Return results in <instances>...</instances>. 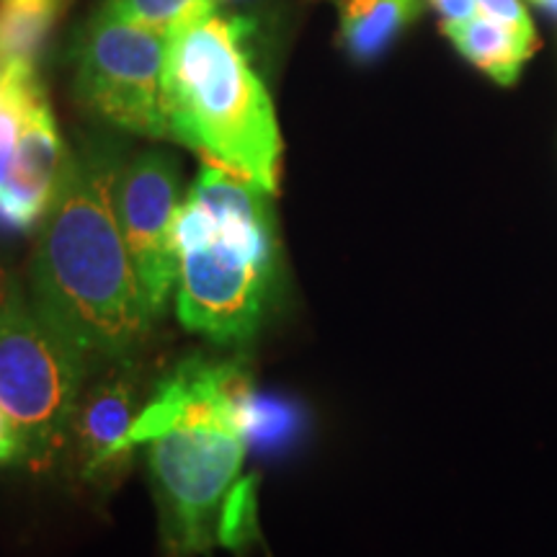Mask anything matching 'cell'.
Instances as JSON below:
<instances>
[{
	"label": "cell",
	"mask_w": 557,
	"mask_h": 557,
	"mask_svg": "<svg viewBox=\"0 0 557 557\" xmlns=\"http://www.w3.org/2000/svg\"><path fill=\"white\" fill-rule=\"evenodd\" d=\"M455 50L498 86H513L537 47V32L500 24L487 16H472L462 24H444Z\"/></svg>",
	"instance_id": "11"
},
{
	"label": "cell",
	"mask_w": 557,
	"mask_h": 557,
	"mask_svg": "<svg viewBox=\"0 0 557 557\" xmlns=\"http://www.w3.org/2000/svg\"><path fill=\"white\" fill-rule=\"evenodd\" d=\"M9 284H11V276L0 269V299H3L5 292H9Z\"/></svg>",
	"instance_id": "19"
},
{
	"label": "cell",
	"mask_w": 557,
	"mask_h": 557,
	"mask_svg": "<svg viewBox=\"0 0 557 557\" xmlns=\"http://www.w3.org/2000/svg\"><path fill=\"white\" fill-rule=\"evenodd\" d=\"M165 45L169 34L101 9L78 45V101L116 129L171 139L163 111Z\"/></svg>",
	"instance_id": "6"
},
{
	"label": "cell",
	"mask_w": 557,
	"mask_h": 557,
	"mask_svg": "<svg viewBox=\"0 0 557 557\" xmlns=\"http://www.w3.org/2000/svg\"><path fill=\"white\" fill-rule=\"evenodd\" d=\"M248 442L230 426H184L148 442L160 545L169 557L214 547L240 553L259 537L253 487L240 483Z\"/></svg>",
	"instance_id": "4"
},
{
	"label": "cell",
	"mask_w": 557,
	"mask_h": 557,
	"mask_svg": "<svg viewBox=\"0 0 557 557\" xmlns=\"http://www.w3.org/2000/svg\"><path fill=\"white\" fill-rule=\"evenodd\" d=\"M150 389L148 367L139 354L90 367L65 449V459L81 483L101 493L122 483L135 462L132 429Z\"/></svg>",
	"instance_id": "7"
},
{
	"label": "cell",
	"mask_w": 557,
	"mask_h": 557,
	"mask_svg": "<svg viewBox=\"0 0 557 557\" xmlns=\"http://www.w3.org/2000/svg\"><path fill=\"white\" fill-rule=\"evenodd\" d=\"M256 393L253 374L243 359L194 354L152 382L148 403L132 429V444L143 447L165 431L207 423L243 434V418Z\"/></svg>",
	"instance_id": "9"
},
{
	"label": "cell",
	"mask_w": 557,
	"mask_h": 557,
	"mask_svg": "<svg viewBox=\"0 0 557 557\" xmlns=\"http://www.w3.org/2000/svg\"><path fill=\"white\" fill-rule=\"evenodd\" d=\"M67 156L50 101H39L21 132L9 178L0 186V225L18 233L39 227L60 189Z\"/></svg>",
	"instance_id": "10"
},
{
	"label": "cell",
	"mask_w": 557,
	"mask_h": 557,
	"mask_svg": "<svg viewBox=\"0 0 557 557\" xmlns=\"http://www.w3.org/2000/svg\"><path fill=\"white\" fill-rule=\"evenodd\" d=\"M534 3H537V5H545V9H549V11H555V13H557V0H534Z\"/></svg>",
	"instance_id": "20"
},
{
	"label": "cell",
	"mask_w": 557,
	"mask_h": 557,
	"mask_svg": "<svg viewBox=\"0 0 557 557\" xmlns=\"http://www.w3.org/2000/svg\"><path fill=\"white\" fill-rule=\"evenodd\" d=\"M120 169L122 160L109 145L70 150L32 261L34 308L94 364L143 351L158 320L116 218Z\"/></svg>",
	"instance_id": "1"
},
{
	"label": "cell",
	"mask_w": 557,
	"mask_h": 557,
	"mask_svg": "<svg viewBox=\"0 0 557 557\" xmlns=\"http://www.w3.org/2000/svg\"><path fill=\"white\" fill-rule=\"evenodd\" d=\"M271 194L205 163L176 218V312L214 344H243L267 315L278 271Z\"/></svg>",
	"instance_id": "3"
},
{
	"label": "cell",
	"mask_w": 557,
	"mask_h": 557,
	"mask_svg": "<svg viewBox=\"0 0 557 557\" xmlns=\"http://www.w3.org/2000/svg\"><path fill=\"white\" fill-rule=\"evenodd\" d=\"M60 9L62 0H0V65H34Z\"/></svg>",
	"instance_id": "13"
},
{
	"label": "cell",
	"mask_w": 557,
	"mask_h": 557,
	"mask_svg": "<svg viewBox=\"0 0 557 557\" xmlns=\"http://www.w3.org/2000/svg\"><path fill=\"white\" fill-rule=\"evenodd\" d=\"M248 37V21L214 3L181 18L165 45L163 111L171 139L276 197L284 143Z\"/></svg>",
	"instance_id": "2"
},
{
	"label": "cell",
	"mask_w": 557,
	"mask_h": 557,
	"mask_svg": "<svg viewBox=\"0 0 557 557\" xmlns=\"http://www.w3.org/2000/svg\"><path fill=\"white\" fill-rule=\"evenodd\" d=\"M341 45L357 62H372L393 47L421 13V0H336Z\"/></svg>",
	"instance_id": "12"
},
{
	"label": "cell",
	"mask_w": 557,
	"mask_h": 557,
	"mask_svg": "<svg viewBox=\"0 0 557 557\" xmlns=\"http://www.w3.org/2000/svg\"><path fill=\"white\" fill-rule=\"evenodd\" d=\"M214 3H218V0H214Z\"/></svg>",
	"instance_id": "21"
},
{
	"label": "cell",
	"mask_w": 557,
	"mask_h": 557,
	"mask_svg": "<svg viewBox=\"0 0 557 557\" xmlns=\"http://www.w3.org/2000/svg\"><path fill=\"white\" fill-rule=\"evenodd\" d=\"M212 3L214 0H107L103 9L114 16L132 21V24L169 34L181 18Z\"/></svg>",
	"instance_id": "15"
},
{
	"label": "cell",
	"mask_w": 557,
	"mask_h": 557,
	"mask_svg": "<svg viewBox=\"0 0 557 557\" xmlns=\"http://www.w3.org/2000/svg\"><path fill=\"white\" fill-rule=\"evenodd\" d=\"M0 302H3V299H0Z\"/></svg>",
	"instance_id": "22"
},
{
	"label": "cell",
	"mask_w": 557,
	"mask_h": 557,
	"mask_svg": "<svg viewBox=\"0 0 557 557\" xmlns=\"http://www.w3.org/2000/svg\"><path fill=\"white\" fill-rule=\"evenodd\" d=\"M299 413L282 398H269V395L256 393L243 418V436L248 447L259 449H282L284 442L297 436Z\"/></svg>",
	"instance_id": "14"
},
{
	"label": "cell",
	"mask_w": 557,
	"mask_h": 557,
	"mask_svg": "<svg viewBox=\"0 0 557 557\" xmlns=\"http://www.w3.org/2000/svg\"><path fill=\"white\" fill-rule=\"evenodd\" d=\"M178 189L176 160L158 150L139 152L129 163H122L114 186L116 218L132 267L158 320L169 308L171 295H176Z\"/></svg>",
	"instance_id": "8"
},
{
	"label": "cell",
	"mask_w": 557,
	"mask_h": 557,
	"mask_svg": "<svg viewBox=\"0 0 557 557\" xmlns=\"http://www.w3.org/2000/svg\"><path fill=\"white\" fill-rule=\"evenodd\" d=\"M478 13L493 21H500V24L517 26V29L534 32L532 18H529L521 0H478Z\"/></svg>",
	"instance_id": "16"
},
{
	"label": "cell",
	"mask_w": 557,
	"mask_h": 557,
	"mask_svg": "<svg viewBox=\"0 0 557 557\" xmlns=\"http://www.w3.org/2000/svg\"><path fill=\"white\" fill-rule=\"evenodd\" d=\"M444 24H462L472 16H478V0H426Z\"/></svg>",
	"instance_id": "18"
},
{
	"label": "cell",
	"mask_w": 557,
	"mask_h": 557,
	"mask_svg": "<svg viewBox=\"0 0 557 557\" xmlns=\"http://www.w3.org/2000/svg\"><path fill=\"white\" fill-rule=\"evenodd\" d=\"M24 442H21L18 429L13 426V421L5 416V410L0 408V468H9V465H24Z\"/></svg>",
	"instance_id": "17"
},
{
	"label": "cell",
	"mask_w": 557,
	"mask_h": 557,
	"mask_svg": "<svg viewBox=\"0 0 557 557\" xmlns=\"http://www.w3.org/2000/svg\"><path fill=\"white\" fill-rule=\"evenodd\" d=\"M90 361L81 346L34 308L11 278L0 302V408L24 442V465L50 472L65 459Z\"/></svg>",
	"instance_id": "5"
}]
</instances>
